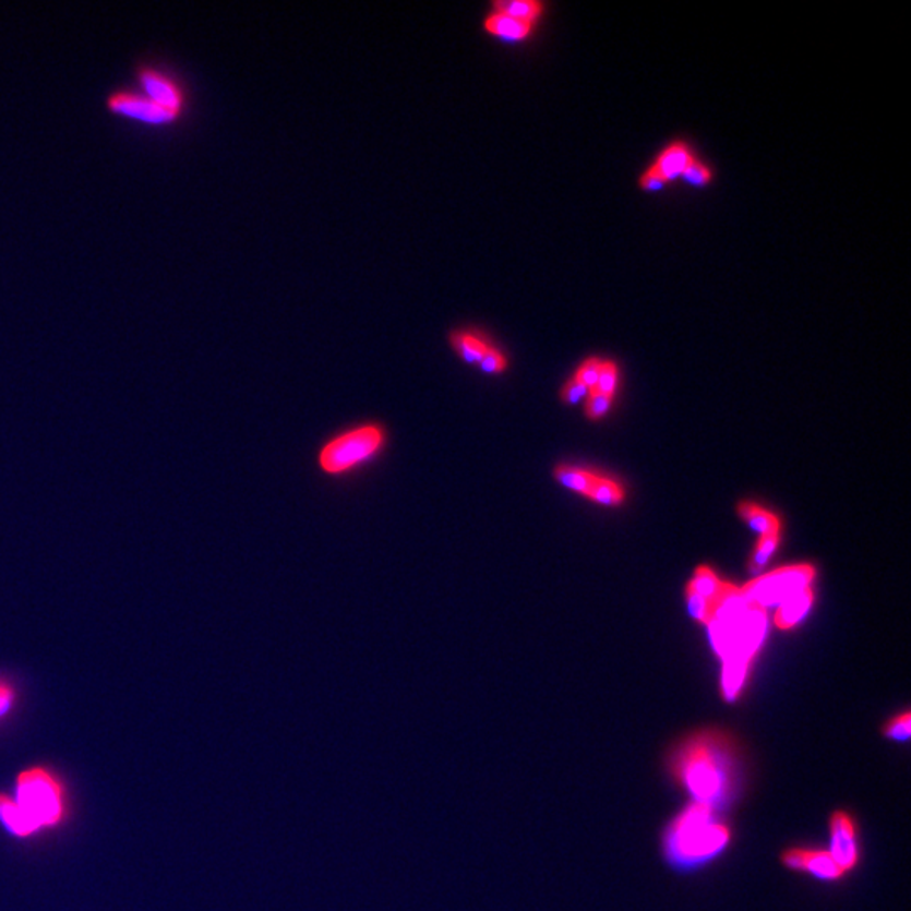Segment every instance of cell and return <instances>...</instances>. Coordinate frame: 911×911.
Here are the masks:
<instances>
[{
	"mask_svg": "<svg viewBox=\"0 0 911 911\" xmlns=\"http://www.w3.org/2000/svg\"><path fill=\"white\" fill-rule=\"evenodd\" d=\"M666 770L691 802L719 814H728L746 787L743 746L736 734L718 726L694 729L670 744Z\"/></svg>",
	"mask_w": 911,
	"mask_h": 911,
	"instance_id": "obj_1",
	"label": "cell"
},
{
	"mask_svg": "<svg viewBox=\"0 0 911 911\" xmlns=\"http://www.w3.org/2000/svg\"><path fill=\"white\" fill-rule=\"evenodd\" d=\"M707 626L710 645L722 660L721 696L726 703H736L765 638V613L762 608L746 603L740 589L728 583Z\"/></svg>",
	"mask_w": 911,
	"mask_h": 911,
	"instance_id": "obj_2",
	"label": "cell"
},
{
	"mask_svg": "<svg viewBox=\"0 0 911 911\" xmlns=\"http://www.w3.org/2000/svg\"><path fill=\"white\" fill-rule=\"evenodd\" d=\"M734 829L724 814L688 802L663 827V860L678 873H696L715 863L731 848Z\"/></svg>",
	"mask_w": 911,
	"mask_h": 911,
	"instance_id": "obj_3",
	"label": "cell"
},
{
	"mask_svg": "<svg viewBox=\"0 0 911 911\" xmlns=\"http://www.w3.org/2000/svg\"><path fill=\"white\" fill-rule=\"evenodd\" d=\"M15 802L38 829L61 823L64 796L60 781L45 768H29L15 781Z\"/></svg>",
	"mask_w": 911,
	"mask_h": 911,
	"instance_id": "obj_4",
	"label": "cell"
},
{
	"mask_svg": "<svg viewBox=\"0 0 911 911\" xmlns=\"http://www.w3.org/2000/svg\"><path fill=\"white\" fill-rule=\"evenodd\" d=\"M132 85L151 100L168 108L179 119H187L190 110V92L178 71L156 58H139L132 68Z\"/></svg>",
	"mask_w": 911,
	"mask_h": 911,
	"instance_id": "obj_5",
	"label": "cell"
},
{
	"mask_svg": "<svg viewBox=\"0 0 911 911\" xmlns=\"http://www.w3.org/2000/svg\"><path fill=\"white\" fill-rule=\"evenodd\" d=\"M104 108L108 116L129 120L151 131H169L182 122L178 116L169 112L142 94L132 83L117 85L108 89L104 97Z\"/></svg>",
	"mask_w": 911,
	"mask_h": 911,
	"instance_id": "obj_6",
	"label": "cell"
},
{
	"mask_svg": "<svg viewBox=\"0 0 911 911\" xmlns=\"http://www.w3.org/2000/svg\"><path fill=\"white\" fill-rule=\"evenodd\" d=\"M385 434L376 425H364L345 432L327 443L320 454V465L329 475H341L369 462L384 446Z\"/></svg>",
	"mask_w": 911,
	"mask_h": 911,
	"instance_id": "obj_7",
	"label": "cell"
},
{
	"mask_svg": "<svg viewBox=\"0 0 911 911\" xmlns=\"http://www.w3.org/2000/svg\"><path fill=\"white\" fill-rule=\"evenodd\" d=\"M814 577V567L808 564H795L750 580L740 592L746 603L767 610L783 603L790 596L811 588Z\"/></svg>",
	"mask_w": 911,
	"mask_h": 911,
	"instance_id": "obj_8",
	"label": "cell"
},
{
	"mask_svg": "<svg viewBox=\"0 0 911 911\" xmlns=\"http://www.w3.org/2000/svg\"><path fill=\"white\" fill-rule=\"evenodd\" d=\"M829 854L846 876L854 873L863 861V841L858 815L849 808H836L829 815Z\"/></svg>",
	"mask_w": 911,
	"mask_h": 911,
	"instance_id": "obj_9",
	"label": "cell"
},
{
	"mask_svg": "<svg viewBox=\"0 0 911 911\" xmlns=\"http://www.w3.org/2000/svg\"><path fill=\"white\" fill-rule=\"evenodd\" d=\"M780 863L786 870L796 874L811 876L815 882L836 885L844 882V871L837 866L827 849L814 846H789L780 852Z\"/></svg>",
	"mask_w": 911,
	"mask_h": 911,
	"instance_id": "obj_10",
	"label": "cell"
},
{
	"mask_svg": "<svg viewBox=\"0 0 911 911\" xmlns=\"http://www.w3.org/2000/svg\"><path fill=\"white\" fill-rule=\"evenodd\" d=\"M692 160H694V156H692L687 145L678 142V144L669 145L650 169L669 182L670 179L684 175Z\"/></svg>",
	"mask_w": 911,
	"mask_h": 911,
	"instance_id": "obj_11",
	"label": "cell"
},
{
	"mask_svg": "<svg viewBox=\"0 0 911 911\" xmlns=\"http://www.w3.org/2000/svg\"><path fill=\"white\" fill-rule=\"evenodd\" d=\"M812 603H814V591H812V588L790 596L783 603L778 604L777 613H775V625L780 630L793 628L808 613Z\"/></svg>",
	"mask_w": 911,
	"mask_h": 911,
	"instance_id": "obj_12",
	"label": "cell"
},
{
	"mask_svg": "<svg viewBox=\"0 0 911 911\" xmlns=\"http://www.w3.org/2000/svg\"><path fill=\"white\" fill-rule=\"evenodd\" d=\"M0 823L17 837H29L39 830L20 804L4 793H0Z\"/></svg>",
	"mask_w": 911,
	"mask_h": 911,
	"instance_id": "obj_13",
	"label": "cell"
},
{
	"mask_svg": "<svg viewBox=\"0 0 911 911\" xmlns=\"http://www.w3.org/2000/svg\"><path fill=\"white\" fill-rule=\"evenodd\" d=\"M740 517L746 522L752 530L759 534V537L778 536L780 534V520L770 514L768 510L755 505V503L744 502L738 506Z\"/></svg>",
	"mask_w": 911,
	"mask_h": 911,
	"instance_id": "obj_14",
	"label": "cell"
},
{
	"mask_svg": "<svg viewBox=\"0 0 911 911\" xmlns=\"http://www.w3.org/2000/svg\"><path fill=\"white\" fill-rule=\"evenodd\" d=\"M484 27H487L488 33L493 34L496 38L506 39V41H522L532 33L530 24L522 23V21L508 17V15L496 14V12L488 17Z\"/></svg>",
	"mask_w": 911,
	"mask_h": 911,
	"instance_id": "obj_15",
	"label": "cell"
},
{
	"mask_svg": "<svg viewBox=\"0 0 911 911\" xmlns=\"http://www.w3.org/2000/svg\"><path fill=\"white\" fill-rule=\"evenodd\" d=\"M688 586H691L694 591L699 592L704 599H707L712 607H716L719 599H721L722 595H724L726 588H728V583L719 579V577L716 576L709 567L703 566L697 567L696 574L692 577Z\"/></svg>",
	"mask_w": 911,
	"mask_h": 911,
	"instance_id": "obj_16",
	"label": "cell"
},
{
	"mask_svg": "<svg viewBox=\"0 0 911 911\" xmlns=\"http://www.w3.org/2000/svg\"><path fill=\"white\" fill-rule=\"evenodd\" d=\"M542 9V4L536 0H502L495 4L496 14L508 15L530 26L539 20Z\"/></svg>",
	"mask_w": 911,
	"mask_h": 911,
	"instance_id": "obj_17",
	"label": "cell"
},
{
	"mask_svg": "<svg viewBox=\"0 0 911 911\" xmlns=\"http://www.w3.org/2000/svg\"><path fill=\"white\" fill-rule=\"evenodd\" d=\"M555 480L562 487L570 488V490L577 491L580 495H585L592 483L598 480L596 475L586 469L574 468V466H558L554 471Z\"/></svg>",
	"mask_w": 911,
	"mask_h": 911,
	"instance_id": "obj_18",
	"label": "cell"
},
{
	"mask_svg": "<svg viewBox=\"0 0 911 911\" xmlns=\"http://www.w3.org/2000/svg\"><path fill=\"white\" fill-rule=\"evenodd\" d=\"M585 496L591 499L592 502L601 503V505L614 506L620 505L625 500V491L614 481L598 477V480L586 491Z\"/></svg>",
	"mask_w": 911,
	"mask_h": 911,
	"instance_id": "obj_19",
	"label": "cell"
},
{
	"mask_svg": "<svg viewBox=\"0 0 911 911\" xmlns=\"http://www.w3.org/2000/svg\"><path fill=\"white\" fill-rule=\"evenodd\" d=\"M882 736L891 743L907 744L911 738V712L901 710L882 726Z\"/></svg>",
	"mask_w": 911,
	"mask_h": 911,
	"instance_id": "obj_20",
	"label": "cell"
},
{
	"mask_svg": "<svg viewBox=\"0 0 911 911\" xmlns=\"http://www.w3.org/2000/svg\"><path fill=\"white\" fill-rule=\"evenodd\" d=\"M453 345L468 363H480L481 358L490 350V346L483 339L468 335V333L454 336Z\"/></svg>",
	"mask_w": 911,
	"mask_h": 911,
	"instance_id": "obj_21",
	"label": "cell"
},
{
	"mask_svg": "<svg viewBox=\"0 0 911 911\" xmlns=\"http://www.w3.org/2000/svg\"><path fill=\"white\" fill-rule=\"evenodd\" d=\"M778 543H780V534H778V536H767L759 539L758 546H756L755 552H753L752 559H750L748 562V570L752 571L753 574L762 573L763 567L767 566L768 562H770L771 555H774L775 551L778 549Z\"/></svg>",
	"mask_w": 911,
	"mask_h": 911,
	"instance_id": "obj_22",
	"label": "cell"
},
{
	"mask_svg": "<svg viewBox=\"0 0 911 911\" xmlns=\"http://www.w3.org/2000/svg\"><path fill=\"white\" fill-rule=\"evenodd\" d=\"M685 599H687V608L691 616L696 622L709 625L710 620H712V614H715V607L707 599H704L699 592L694 591L691 586H687V589H685Z\"/></svg>",
	"mask_w": 911,
	"mask_h": 911,
	"instance_id": "obj_23",
	"label": "cell"
},
{
	"mask_svg": "<svg viewBox=\"0 0 911 911\" xmlns=\"http://www.w3.org/2000/svg\"><path fill=\"white\" fill-rule=\"evenodd\" d=\"M618 387V369L613 361H603L601 363V372H599L598 384L592 392L599 394L610 395L613 397L614 391Z\"/></svg>",
	"mask_w": 911,
	"mask_h": 911,
	"instance_id": "obj_24",
	"label": "cell"
},
{
	"mask_svg": "<svg viewBox=\"0 0 911 911\" xmlns=\"http://www.w3.org/2000/svg\"><path fill=\"white\" fill-rule=\"evenodd\" d=\"M601 363L603 361L599 360V358H589V360L580 364L574 379L585 385L589 392L595 391L596 384H598L599 372H601Z\"/></svg>",
	"mask_w": 911,
	"mask_h": 911,
	"instance_id": "obj_25",
	"label": "cell"
},
{
	"mask_svg": "<svg viewBox=\"0 0 911 911\" xmlns=\"http://www.w3.org/2000/svg\"><path fill=\"white\" fill-rule=\"evenodd\" d=\"M611 400H613V397H610V395L591 392L588 397V403H586V416L589 419H595V421L607 416L611 407Z\"/></svg>",
	"mask_w": 911,
	"mask_h": 911,
	"instance_id": "obj_26",
	"label": "cell"
},
{
	"mask_svg": "<svg viewBox=\"0 0 911 911\" xmlns=\"http://www.w3.org/2000/svg\"><path fill=\"white\" fill-rule=\"evenodd\" d=\"M684 179L685 181L691 182L694 187H706L709 184L710 179H712V175H710V169L706 168L703 163L699 160H692L691 166L684 171Z\"/></svg>",
	"mask_w": 911,
	"mask_h": 911,
	"instance_id": "obj_27",
	"label": "cell"
},
{
	"mask_svg": "<svg viewBox=\"0 0 911 911\" xmlns=\"http://www.w3.org/2000/svg\"><path fill=\"white\" fill-rule=\"evenodd\" d=\"M589 394H591V392H589L585 385L577 382L576 379H573L571 382H567L566 387L562 388V400L570 404V406H576V404H579L580 400H585L586 397H589Z\"/></svg>",
	"mask_w": 911,
	"mask_h": 911,
	"instance_id": "obj_28",
	"label": "cell"
},
{
	"mask_svg": "<svg viewBox=\"0 0 911 911\" xmlns=\"http://www.w3.org/2000/svg\"><path fill=\"white\" fill-rule=\"evenodd\" d=\"M480 367L483 372L487 373H500L505 370L506 360L499 350L495 348H490V350L484 353V357L481 358Z\"/></svg>",
	"mask_w": 911,
	"mask_h": 911,
	"instance_id": "obj_29",
	"label": "cell"
},
{
	"mask_svg": "<svg viewBox=\"0 0 911 911\" xmlns=\"http://www.w3.org/2000/svg\"><path fill=\"white\" fill-rule=\"evenodd\" d=\"M12 704H14V692H12L11 685L0 681V718L8 715Z\"/></svg>",
	"mask_w": 911,
	"mask_h": 911,
	"instance_id": "obj_30",
	"label": "cell"
},
{
	"mask_svg": "<svg viewBox=\"0 0 911 911\" xmlns=\"http://www.w3.org/2000/svg\"><path fill=\"white\" fill-rule=\"evenodd\" d=\"M666 179L660 178V176L657 175V172L651 171V169L650 171L645 172L644 178L640 179L642 188H645V190L648 191L660 190V188L666 187Z\"/></svg>",
	"mask_w": 911,
	"mask_h": 911,
	"instance_id": "obj_31",
	"label": "cell"
}]
</instances>
